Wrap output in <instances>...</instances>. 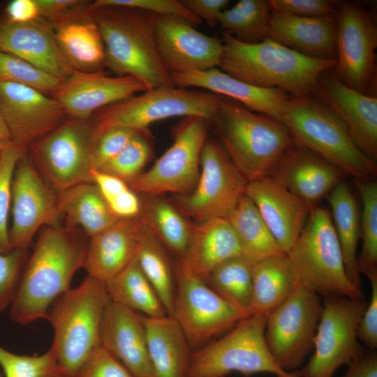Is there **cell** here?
<instances>
[{
  "instance_id": "d4e9b609",
  "label": "cell",
  "mask_w": 377,
  "mask_h": 377,
  "mask_svg": "<svg viewBox=\"0 0 377 377\" xmlns=\"http://www.w3.org/2000/svg\"><path fill=\"white\" fill-rule=\"evenodd\" d=\"M170 75L175 87L204 89L232 99L252 112L283 123L282 114L290 95L282 89L255 86L236 79L216 68Z\"/></svg>"
},
{
  "instance_id": "60d3db41",
  "label": "cell",
  "mask_w": 377,
  "mask_h": 377,
  "mask_svg": "<svg viewBox=\"0 0 377 377\" xmlns=\"http://www.w3.org/2000/svg\"><path fill=\"white\" fill-rule=\"evenodd\" d=\"M362 203L360 220L362 249L357 256L360 273L367 276L377 272V182L353 179Z\"/></svg>"
},
{
  "instance_id": "836d02e7",
  "label": "cell",
  "mask_w": 377,
  "mask_h": 377,
  "mask_svg": "<svg viewBox=\"0 0 377 377\" xmlns=\"http://www.w3.org/2000/svg\"><path fill=\"white\" fill-rule=\"evenodd\" d=\"M331 216L341 246L346 274L360 288L357 245L360 235L358 207L349 184L339 182L328 194Z\"/></svg>"
},
{
  "instance_id": "d6986e66",
  "label": "cell",
  "mask_w": 377,
  "mask_h": 377,
  "mask_svg": "<svg viewBox=\"0 0 377 377\" xmlns=\"http://www.w3.org/2000/svg\"><path fill=\"white\" fill-rule=\"evenodd\" d=\"M155 31L162 61L171 73L202 71L219 66L223 45L175 16L156 15Z\"/></svg>"
},
{
  "instance_id": "ffe728a7",
  "label": "cell",
  "mask_w": 377,
  "mask_h": 377,
  "mask_svg": "<svg viewBox=\"0 0 377 377\" xmlns=\"http://www.w3.org/2000/svg\"><path fill=\"white\" fill-rule=\"evenodd\" d=\"M145 91V86L131 76L110 75L103 71H75L61 82L52 97L67 118L86 119L108 105Z\"/></svg>"
},
{
  "instance_id": "52a82bcc",
  "label": "cell",
  "mask_w": 377,
  "mask_h": 377,
  "mask_svg": "<svg viewBox=\"0 0 377 377\" xmlns=\"http://www.w3.org/2000/svg\"><path fill=\"white\" fill-rule=\"evenodd\" d=\"M297 286L325 298H364L349 279L330 212L312 207L293 246L286 253Z\"/></svg>"
},
{
  "instance_id": "c3c4849f",
  "label": "cell",
  "mask_w": 377,
  "mask_h": 377,
  "mask_svg": "<svg viewBox=\"0 0 377 377\" xmlns=\"http://www.w3.org/2000/svg\"><path fill=\"white\" fill-rule=\"evenodd\" d=\"M138 131L125 128H110L95 140L93 151V169L98 170L113 159Z\"/></svg>"
},
{
  "instance_id": "7a4b0ae2",
  "label": "cell",
  "mask_w": 377,
  "mask_h": 377,
  "mask_svg": "<svg viewBox=\"0 0 377 377\" xmlns=\"http://www.w3.org/2000/svg\"><path fill=\"white\" fill-rule=\"evenodd\" d=\"M219 67L228 75L264 88H279L295 97L313 96L323 74L337 59L302 54L267 37L245 43L223 32Z\"/></svg>"
},
{
  "instance_id": "bcb514c9",
  "label": "cell",
  "mask_w": 377,
  "mask_h": 377,
  "mask_svg": "<svg viewBox=\"0 0 377 377\" xmlns=\"http://www.w3.org/2000/svg\"><path fill=\"white\" fill-rule=\"evenodd\" d=\"M105 6H123L138 8L160 15L182 18L192 25H198L202 20L179 0H96L91 3L92 10Z\"/></svg>"
},
{
  "instance_id": "277c9868",
  "label": "cell",
  "mask_w": 377,
  "mask_h": 377,
  "mask_svg": "<svg viewBox=\"0 0 377 377\" xmlns=\"http://www.w3.org/2000/svg\"><path fill=\"white\" fill-rule=\"evenodd\" d=\"M212 123L230 161L248 182L267 175L295 146L283 123L223 96Z\"/></svg>"
},
{
  "instance_id": "30bf717a",
  "label": "cell",
  "mask_w": 377,
  "mask_h": 377,
  "mask_svg": "<svg viewBox=\"0 0 377 377\" xmlns=\"http://www.w3.org/2000/svg\"><path fill=\"white\" fill-rule=\"evenodd\" d=\"M95 127L92 117L67 118L27 149L38 171L58 194L82 183H93Z\"/></svg>"
},
{
  "instance_id": "cb8c5ba5",
  "label": "cell",
  "mask_w": 377,
  "mask_h": 377,
  "mask_svg": "<svg viewBox=\"0 0 377 377\" xmlns=\"http://www.w3.org/2000/svg\"><path fill=\"white\" fill-rule=\"evenodd\" d=\"M101 345L134 377H154L143 317L138 312L110 301L103 316Z\"/></svg>"
},
{
  "instance_id": "ba28073f",
  "label": "cell",
  "mask_w": 377,
  "mask_h": 377,
  "mask_svg": "<svg viewBox=\"0 0 377 377\" xmlns=\"http://www.w3.org/2000/svg\"><path fill=\"white\" fill-rule=\"evenodd\" d=\"M267 313H253L219 339L191 353L186 377H226L269 373L277 377H298L277 365L266 344Z\"/></svg>"
},
{
  "instance_id": "3957f363",
  "label": "cell",
  "mask_w": 377,
  "mask_h": 377,
  "mask_svg": "<svg viewBox=\"0 0 377 377\" xmlns=\"http://www.w3.org/2000/svg\"><path fill=\"white\" fill-rule=\"evenodd\" d=\"M105 49V66L131 76L151 90L174 87L158 49L156 14L138 8L105 6L94 10Z\"/></svg>"
},
{
  "instance_id": "681fc988",
  "label": "cell",
  "mask_w": 377,
  "mask_h": 377,
  "mask_svg": "<svg viewBox=\"0 0 377 377\" xmlns=\"http://www.w3.org/2000/svg\"><path fill=\"white\" fill-rule=\"evenodd\" d=\"M75 377H134L101 345L93 350L79 368Z\"/></svg>"
},
{
  "instance_id": "7c38bea8",
  "label": "cell",
  "mask_w": 377,
  "mask_h": 377,
  "mask_svg": "<svg viewBox=\"0 0 377 377\" xmlns=\"http://www.w3.org/2000/svg\"><path fill=\"white\" fill-rule=\"evenodd\" d=\"M367 305L363 298H325L314 353L298 377H332L340 367L348 365L361 354L357 330Z\"/></svg>"
},
{
  "instance_id": "6da1fadb",
  "label": "cell",
  "mask_w": 377,
  "mask_h": 377,
  "mask_svg": "<svg viewBox=\"0 0 377 377\" xmlns=\"http://www.w3.org/2000/svg\"><path fill=\"white\" fill-rule=\"evenodd\" d=\"M76 227H45L25 263L8 308L10 320L27 325L47 319L52 304L69 290L84 267L88 241Z\"/></svg>"
},
{
  "instance_id": "8992f818",
  "label": "cell",
  "mask_w": 377,
  "mask_h": 377,
  "mask_svg": "<svg viewBox=\"0 0 377 377\" xmlns=\"http://www.w3.org/2000/svg\"><path fill=\"white\" fill-rule=\"evenodd\" d=\"M110 300L105 283L89 275L61 295L50 306L47 319L54 330L50 350L71 377L101 346V327Z\"/></svg>"
},
{
  "instance_id": "11a10c76",
  "label": "cell",
  "mask_w": 377,
  "mask_h": 377,
  "mask_svg": "<svg viewBox=\"0 0 377 377\" xmlns=\"http://www.w3.org/2000/svg\"><path fill=\"white\" fill-rule=\"evenodd\" d=\"M83 1L36 0L39 17L53 23L77 8Z\"/></svg>"
},
{
  "instance_id": "ab89813d",
  "label": "cell",
  "mask_w": 377,
  "mask_h": 377,
  "mask_svg": "<svg viewBox=\"0 0 377 377\" xmlns=\"http://www.w3.org/2000/svg\"><path fill=\"white\" fill-rule=\"evenodd\" d=\"M252 263L243 256L230 258L215 267L206 282L219 295L251 315Z\"/></svg>"
},
{
  "instance_id": "9c48e42d",
  "label": "cell",
  "mask_w": 377,
  "mask_h": 377,
  "mask_svg": "<svg viewBox=\"0 0 377 377\" xmlns=\"http://www.w3.org/2000/svg\"><path fill=\"white\" fill-rule=\"evenodd\" d=\"M221 98L209 91L175 87L147 90L97 111L92 119L96 138L113 128L145 131L156 121L174 117H200L212 123Z\"/></svg>"
},
{
  "instance_id": "e0dca14e",
  "label": "cell",
  "mask_w": 377,
  "mask_h": 377,
  "mask_svg": "<svg viewBox=\"0 0 377 377\" xmlns=\"http://www.w3.org/2000/svg\"><path fill=\"white\" fill-rule=\"evenodd\" d=\"M337 20V77L363 94L376 82L377 29L367 10L357 3H340Z\"/></svg>"
},
{
  "instance_id": "d590c367",
  "label": "cell",
  "mask_w": 377,
  "mask_h": 377,
  "mask_svg": "<svg viewBox=\"0 0 377 377\" xmlns=\"http://www.w3.org/2000/svg\"><path fill=\"white\" fill-rule=\"evenodd\" d=\"M239 242L242 256L251 263L286 254L279 246L253 202L244 194L227 217Z\"/></svg>"
},
{
  "instance_id": "484cf974",
  "label": "cell",
  "mask_w": 377,
  "mask_h": 377,
  "mask_svg": "<svg viewBox=\"0 0 377 377\" xmlns=\"http://www.w3.org/2000/svg\"><path fill=\"white\" fill-rule=\"evenodd\" d=\"M267 175L312 205L328 195L347 175L311 151L294 146Z\"/></svg>"
},
{
  "instance_id": "f907efd6",
  "label": "cell",
  "mask_w": 377,
  "mask_h": 377,
  "mask_svg": "<svg viewBox=\"0 0 377 377\" xmlns=\"http://www.w3.org/2000/svg\"><path fill=\"white\" fill-rule=\"evenodd\" d=\"M273 13L304 17L335 15L340 3L332 0H269Z\"/></svg>"
},
{
  "instance_id": "5bb4252c",
  "label": "cell",
  "mask_w": 377,
  "mask_h": 377,
  "mask_svg": "<svg viewBox=\"0 0 377 377\" xmlns=\"http://www.w3.org/2000/svg\"><path fill=\"white\" fill-rule=\"evenodd\" d=\"M322 310L318 295L297 286L268 313L266 344L283 370L290 372L297 369L313 348Z\"/></svg>"
},
{
  "instance_id": "680465c9",
  "label": "cell",
  "mask_w": 377,
  "mask_h": 377,
  "mask_svg": "<svg viewBox=\"0 0 377 377\" xmlns=\"http://www.w3.org/2000/svg\"><path fill=\"white\" fill-rule=\"evenodd\" d=\"M8 20L15 23H25L39 17L36 0H13L6 8Z\"/></svg>"
},
{
  "instance_id": "7dc6e473",
  "label": "cell",
  "mask_w": 377,
  "mask_h": 377,
  "mask_svg": "<svg viewBox=\"0 0 377 377\" xmlns=\"http://www.w3.org/2000/svg\"><path fill=\"white\" fill-rule=\"evenodd\" d=\"M27 258V250L0 253V313L10 306Z\"/></svg>"
},
{
  "instance_id": "7bdbcfd3",
  "label": "cell",
  "mask_w": 377,
  "mask_h": 377,
  "mask_svg": "<svg viewBox=\"0 0 377 377\" xmlns=\"http://www.w3.org/2000/svg\"><path fill=\"white\" fill-rule=\"evenodd\" d=\"M61 82L18 57L0 51V84L26 85L52 97Z\"/></svg>"
},
{
  "instance_id": "f6af8a7d",
  "label": "cell",
  "mask_w": 377,
  "mask_h": 377,
  "mask_svg": "<svg viewBox=\"0 0 377 377\" xmlns=\"http://www.w3.org/2000/svg\"><path fill=\"white\" fill-rule=\"evenodd\" d=\"M15 144L3 149L0 159V253L12 251L9 240L8 216L11 205V186L18 160L27 151Z\"/></svg>"
},
{
  "instance_id": "e575fe53",
  "label": "cell",
  "mask_w": 377,
  "mask_h": 377,
  "mask_svg": "<svg viewBox=\"0 0 377 377\" xmlns=\"http://www.w3.org/2000/svg\"><path fill=\"white\" fill-rule=\"evenodd\" d=\"M140 216L165 247L182 259L188 245L193 225L178 209L160 195H145Z\"/></svg>"
},
{
  "instance_id": "f546056e",
  "label": "cell",
  "mask_w": 377,
  "mask_h": 377,
  "mask_svg": "<svg viewBox=\"0 0 377 377\" xmlns=\"http://www.w3.org/2000/svg\"><path fill=\"white\" fill-rule=\"evenodd\" d=\"M268 37L306 56L337 59L335 15L304 17L272 12Z\"/></svg>"
},
{
  "instance_id": "74e56055",
  "label": "cell",
  "mask_w": 377,
  "mask_h": 377,
  "mask_svg": "<svg viewBox=\"0 0 377 377\" xmlns=\"http://www.w3.org/2000/svg\"><path fill=\"white\" fill-rule=\"evenodd\" d=\"M135 258L168 316L172 317L176 289L175 272L165 246L145 224Z\"/></svg>"
},
{
  "instance_id": "9f6ffc18",
  "label": "cell",
  "mask_w": 377,
  "mask_h": 377,
  "mask_svg": "<svg viewBox=\"0 0 377 377\" xmlns=\"http://www.w3.org/2000/svg\"><path fill=\"white\" fill-rule=\"evenodd\" d=\"M91 176L106 202L130 188L122 179L102 171L93 169Z\"/></svg>"
},
{
  "instance_id": "b9f144b4",
  "label": "cell",
  "mask_w": 377,
  "mask_h": 377,
  "mask_svg": "<svg viewBox=\"0 0 377 377\" xmlns=\"http://www.w3.org/2000/svg\"><path fill=\"white\" fill-rule=\"evenodd\" d=\"M0 367L5 377H71L50 349L40 355H22L0 346Z\"/></svg>"
},
{
  "instance_id": "ee69618b",
  "label": "cell",
  "mask_w": 377,
  "mask_h": 377,
  "mask_svg": "<svg viewBox=\"0 0 377 377\" xmlns=\"http://www.w3.org/2000/svg\"><path fill=\"white\" fill-rule=\"evenodd\" d=\"M145 131H138L123 149L98 170L115 176L128 184L138 177L151 154V145Z\"/></svg>"
},
{
  "instance_id": "6125c7cd",
  "label": "cell",
  "mask_w": 377,
  "mask_h": 377,
  "mask_svg": "<svg viewBox=\"0 0 377 377\" xmlns=\"http://www.w3.org/2000/svg\"><path fill=\"white\" fill-rule=\"evenodd\" d=\"M0 377H2V376H1V373H0Z\"/></svg>"
},
{
  "instance_id": "f35d334b",
  "label": "cell",
  "mask_w": 377,
  "mask_h": 377,
  "mask_svg": "<svg viewBox=\"0 0 377 377\" xmlns=\"http://www.w3.org/2000/svg\"><path fill=\"white\" fill-rule=\"evenodd\" d=\"M272 13L269 0H240L222 11L218 23L239 41L256 43L268 37Z\"/></svg>"
},
{
  "instance_id": "83f0119b",
  "label": "cell",
  "mask_w": 377,
  "mask_h": 377,
  "mask_svg": "<svg viewBox=\"0 0 377 377\" xmlns=\"http://www.w3.org/2000/svg\"><path fill=\"white\" fill-rule=\"evenodd\" d=\"M93 13L91 3L83 1L50 24L61 51L75 71H98L105 66L104 45Z\"/></svg>"
},
{
  "instance_id": "816d5d0a",
  "label": "cell",
  "mask_w": 377,
  "mask_h": 377,
  "mask_svg": "<svg viewBox=\"0 0 377 377\" xmlns=\"http://www.w3.org/2000/svg\"><path fill=\"white\" fill-rule=\"evenodd\" d=\"M367 276L371 287V299L360 321L357 337L369 350H375L377 347V272Z\"/></svg>"
},
{
  "instance_id": "7402d4cb",
  "label": "cell",
  "mask_w": 377,
  "mask_h": 377,
  "mask_svg": "<svg viewBox=\"0 0 377 377\" xmlns=\"http://www.w3.org/2000/svg\"><path fill=\"white\" fill-rule=\"evenodd\" d=\"M244 194L253 202L279 246L286 254L300 235L313 205L268 175L249 182Z\"/></svg>"
},
{
  "instance_id": "91938a15",
  "label": "cell",
  "mask_w": 377,
  "mask_h": 377,
  "mask_svg": "<svg viewBox=\"0 0 377 377\" xmlns=\"http://www.w3.org/2000/svg\"><path fill=\"white\" fill-rule=\"evenodd\" d=\"M13 145L10 133L0 117V149H3Z\"/></svg>"
},
{
  "instance_id": "9a60e30c",
  "label": "cell",
  "mask_w": 377,
  "mask_h": 377,
  "mask_svg": "<svg viewBox=\"0 0 377 377\" xmlns=\"http://www.w3.org/2000/svg\"><path fill=\"white\" fill-rule=\"evenodd\" d=\"M198 184L188 195H175V206L184 216L198 222L227 218L248 182L237 170L219 143L206 140L200 154Z\"/></svg>"
},
{
  "instance_id": "ac0fdd59",
  "label": "cell",
  "mask_w": 377,
  "mask_h": 377,
  "mask_svg": "<svg viewBox=\"0 0 377 377\" xmlns=\"http://www.w3.org/2000/svg\"><path fill=\"white\" fill-rule=\"evenodd\" d=\"M0 117L13 144L25 149L67 119L55 98L15 83L0 84Z\"/></svg>"
},
{
  "instance_id": "8fae6325",
  "label": "cell",
  "mask_w": 377,
  "mask_h": 377,
  "mask_svg": "<svg viewBox=\"0 0 377 377\" xmlns=\"http://www.w3.org/2000/svg\"><path fill=\"white\" fill-rule=\"evenodd\" d=\"M211 122L200 117H186L178 126L173 144L146 172L128 184L136 193L161 195L190 194L200 173V154Z\"/></svg>"
},
{
  "instance_id": "d6a6232c",
  "label": "cell",
  "mask_w": 377,
  "mask_h": 377,
  "mask_svg": "<svg viewBox=\"0 0 377 377\" xmlns=\"http://www.w3.org/2000/svg\"><path fill=\"white\" fill-rule=\"evenodd\" d=\"M59 207L66 226H80L91 237L117 219L94 183H82L58 193Z\"/></svg>"
},
{
  "instance_id": "603a6c76",
  "label": "cell",
  "mask_w": 377,
  "mask_h": 377,
  "mask_svg": "<svg viewBox=\"0 0 377 377\" xmlns=\"http://www.w3.org/2000/svg\"><path fill=\"white\" fill-rule=\"evenodd\" d=\"M0 51L61 81L75 71L61 51L51 24L40 17L25 23L0 20Z\"/></svg>"
},
{
  "instance_id": "f1b7e54d",
  "label": "cell",
  "mask_w": 377,
  "mask_h": 377,
  "mask_svg": "<svg viewBox=\"0 0 377 377\" xmlns=\"http://www.w3.org/2000/svg\"><path fill=\"white\" fill-rule=\"evenodd\" d=\"M238 256H242V248L230 222L227 218H214L193 226L186 251L178 264L206 281L215 267Z\"/></svg>"
},
{
  "instance_id": "db71d44e",
  "label": "cell",
  "mask_w": 377,
  "mask_h": 377,
  "mask_svg": "<svg viewBox=\"0 0 377 377\" xmlns=\"http://www.w3.org/2000/svg\"><path fill=\"white\" fill-rule=\"evenodd\" d=\"M182 3L210 27L218 23L220 14L229 3L228 0H181Z\"/></svg>"
},
{
  "instance_id": "44dd1931",
  "label": "cell",
  "mask_w": 377,
  "mask_h": 377,
  "mask_svg": "<svg viewBox=\"0 0 377 377\" xmlns=\"http://www.w3.org/2000/svg\"><path fill=\"white\" fill-rule=\"evenodd\" d=\"M314 96L341 120L357 147L377 159V98L343 83L337 75L320 77Z\"/></svg>"
},
{
  "instance_id": "8d00e7d4",
  "label": "cell",
  "mask_w": 377,
  "mask_h": 377,
  "mask_svg": "<svg viewBox=\"0 0 377 377\" xmlns=\"http://www.w3.org/2000/svg\"><path fill=\"white\" fill-rule=\"evenodd\" d=\"M111 302L119 304L147 317H162L167 313L149 283L136 258L114 276L105 282Z\"/></svg>"
},
{
  "instance_id": "f5cc1de1",
  "label": "cell",
  "mask_w": 377,
  "mask_h": 377,
  "mask_svg": "<svg viewBox=\"0 0 377 377\" xmlns=\"http://www.w3.org/2000/svg\"><path fill=\"white\" fill-rule=\"evenodd\" d=\"M107 203L118 219L133 218L140 214L141 199L131 188L108 200Z\"/></svg>"
},
{
  "instance_id": "5b68a950",
  "label": "cell",
  "mask_w": 377,
  "mask_h": 377,
  "mask_svg": "<svg viewBox=\"0 0 377 377\" xmlns=\"http://www.w3.org/2000/svg\"><path fill=\"white\" fill-rule=\"evenodd\" d=\"M282 121L295 146L311 151L353 179L374 180L376 176L374 161L357 147L341 120L321 101L312 96L290 95Z\"/></svg>"
},
{
  "instance_id": "4316f807",
  "label": "cell",
  "mask_w": 377,
  "mask_h": 377,
  "mask_svg": "<svg viewBox=\"0 0 377 377\" xmlns=\"http://www.w3.org/2000/svg\"><path fill=\"white\" fill-rule=\"evenodd\" d=\"M144 228L140 215L119 219L90 237L84 265L88 275L105 283L122 270L136 257Z\"/></svg>"
},
{
  "instance_id": "4dcf8cb0",
  "label": "cell",
  "mask_w": 377,
  "mask_h": 377,
  "mask_svg": "<svg viewBox=\"0 0 377 377\" xmlns=\"http://www.w3.org/2000/svg\"><path fill=\"white\" fill-rule=\"evenodd\" d=\"M143 323L154 377H186L191 348L177 321L167 315Z\"/></svg>"
},
{
  "instance_id": "94428289",
  "label": "cell",
  "mask_w": 377,
  "mask_h": 377,
  "mask_svg": "<svg viewBox=\"0 0 377 377\" xmlns=\"http://www.w3.org/2000/svg\"><path fill=\"white\" fill-rule=\"evenodd\" d=\"M3 149H0V159H1V151H2Z\"/></svg>"
},
{
  "instance_id": "2e32d148",
  "label": "cell",
  "mask_w": 377,
  "mask_h": 377,
  "mask_svg": "<svg viewBox=\"0 0 377 377\" xmlns=\"http://www.w3.org/2000/svg\"><path fill=\"white\" fill-rule=\"evenodd\" d=\"M12 250H27L42 227L60 226L58 194L45 182L27 150L18 160L11 186Z\"/></svg>"
},
{
  "instance_id": "4fadbf2b",
  "label": "cell",
  "mask_w": 377,
  "mask_h": 377,
  "mask_svg": "<svg viewBox=\"0 0 377 377\" xmlns=\"http://www.w3.org/2000/svg\"><path fill=\"white\" fill-rule=\"evenodd\" d=\"M172 317L191 348H199L250 316L214 291L207 283L177 264Z\"/></svg>"
},
{
  "instance_id": "1f68e13d",
  "label": "cell",
  "mask_w": 377,
  "mask_h": 377,
  "mask_svg": "<svg viewBox=\"0 0 377 377\" xmlns=\"http://www.w3.org/2000/svg\"><path fill=\"white\" fill-rule=\"evenodd\" d=\"M251 283V314H268L297 287L287 255L270 256L252 263Z\"/></svg>"
},
{
  "instance_id": "6f0895ef",
  "label": "cell",
  "mask_w": 377,
  "mask_h": 377,
  "mask_svg": "<svg viewBox=\"0 0 377 377\" xmlns=\"http://www.w3.org/2000/svg\"><path fill=\"white\" fill-rule=\"evenodd\" d=\"M342 377H377V354L375 350L362 351L348 365Z\"/></svg>"
}]
</instances>
